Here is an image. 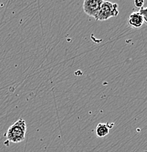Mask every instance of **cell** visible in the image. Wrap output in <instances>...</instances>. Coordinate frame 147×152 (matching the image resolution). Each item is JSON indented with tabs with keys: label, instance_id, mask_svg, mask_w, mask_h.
Here are the masks:
<instances>
[{
	"label": "cell",
	"instance_id": "6da1fadb",
	"mask_svg": "<svg viewBox=\"0 0 147 152\" xmlns=\"http://www.w3.org/2000/svg\"><path fill=\"white\" fill-rule=\"evenodd\" d=\"M26 124L25 120L20 118L9 127L6 137L8 141L14 143L22 142L25 138Z\"/></svg>",
	"mask_w": 147,
	"mask_h": 152
},
{
	"label": "cell",
	"instance_id": "7a4b0ae2",
	"mask_svg": "<svg viewBox=\"0 0 147 152\" xmlns=\"http://www.w3.org/2000/svg\"><path fill=\"white\" fill-rule=\"evenodd\" d=\"M118 15V5L116 3H111L108 1H102L99 13L96 18L97 20H106L112 17Z\"/></svg>",
	"mask_w": 147,
	"mask_h": 152
},
{
	"label": "cell",
	"instance_id": "3957f363",
	"mask_svg": "<svg viewBox=\"0 0 147 152\" xmlns=\"http://www.w3.org/2000/svg\"><path fill=\"white\" fill-rule=\"evenodd\" d=\"M102 0H84L83 3V9L85 13L88 16L97 18L99 13Z\"/></svg>",
	"mask_w": 147,
	"mask_h": 152
},
{
	"label": "cell",
	"instance_id": "277c9868",
	"mask_svg": "<svg viewBox=\"0 0 147 152\" xmlns=\"http://www.w3.org/2000/svg\"><path fill=\"white\" fill-rule=\"evenodd\" d=\"M143 23H144V20L138 12H133L129 15L128 18V25L132 28H137L141 27Z\"/></svg>",
	"mask_w": 147,
	"mask_h": 152
},
{
	"label": "cell",
	"instance_id": "5b68a950",
	"mask_svg": "<svg viewBox=\"0 0 147 152\" xmlns=\"http://www.w3.org/2000/svg\"><path fill=\"white\" fill-rule=\"evenodd\" d=\"M113 126V124H111L110 126H109L108 124H105L99 123L97 126V128H96V134H97V137H105L106 135H108L109 133V130H110V129Z\"/></svg>",
	"mask_w": 147,
	"mask_h": 152
},
{
	"label": "cell",
	"instance_id": "8992f818",
	"mask_svg": "<svg viewBox=\"0 0 147 152\" xmlns=\"http://www.w3.org/2000/svg\"><path fill=\"white\" fill-rule=\"evenodd\" d=\"M138 12L140 13V15H141L142 18H143V20H144V23L147 22V8L146 7H143L141 8H140V10L138 11Z\"/></svg>",
	"mask_w": 147,
	"mask_h": 152
},
{
	"label": "cell",
	"instance_id": "52a82bcc",
	"mask_svg": "<svg viewBox=\"0 0 147 152\" xmlns=\"http://www.w3.org/2000/svg\"><path fill=\"white\" fill-rule=\"evenodd\" d=\"M144 0H135L134 1V4L136 7H138V8H141V7H143L144 5Z\"/></svg>",
	"mask_w": 147,
	"mask_h": 152
}]
</instances>
